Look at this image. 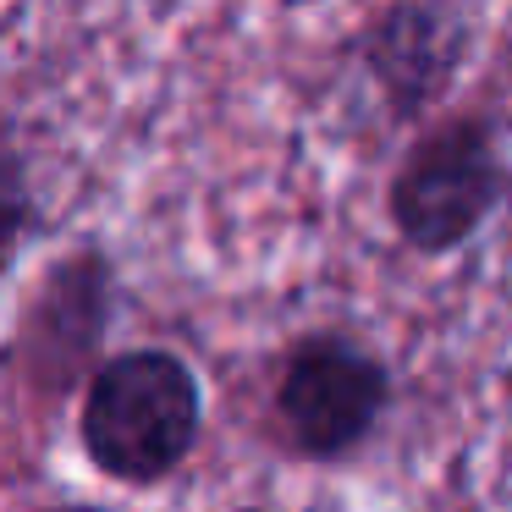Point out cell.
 <instances>
[{"label": "cell", "mask_w": 512, "mask_h": 512, "mask_svg": "<svg viewBox=\"0 0 512 512\" xmlns=\"http://www.w3.org/2000/svg\"><path fill=\"white\" fill-rule=\"evenodd\" d=\"M446 61H452V50H446V39L435 34V23L424 12H397L380 34V72H386V83L397 89L402 105L430 100L435 83L446 78Z\"/></svg>", "instance_id": "277c9868"}, {"label": "cell", "mask_w": 512, "mask_h": 512, "mask_svg": "<svg viewBox=\"0 0 512 512\" xmlns=\"http://www.w3.org/2000/svg\"><path fill=\"white\" fill-rule=\"evenodd\" d=\"M496 155L485 127L452 122L430 133L391 182V221L419 254L457 248L496 204Z\"/></svg>", "instance_id": "3957f363"}, {"label": "cell", "mask_w": 512, "mask_h": 512, "mask_svg": "<svg viewBox=\"0 0 512 512\" xmlns=\"http://www.w3.org/2000/svg\"><path fill=\"white\" fill-rule=\"evenodd\" d=\"M56 512H105V507H56Z\"/></svg>", "instance_id": "5b68a950"}, {"label": "cell", "mask_w": 512, "mask_h": 512, "mask_svg": "<svg viewBox=\"0 0 512 512\" xmlns=\"http://www.w3.org/2000/svg\"><path fill=\"white\" fill-rule=\"evenodd\" d=\"M204 424V397L177 353L138 347L89 380L83 397V452L127 485H155L188 463Z\"/></svg>", "instance_id": "6da1fadb"}, {"label": "cell", "mask_w": 512, "mask_h": 512, "mask_svg": "<svg viewBox=\"0 0 512 512\" xmlns=\"http://www.w3.org/2000/svg\"><path fill=\"white\" fill-rule=\"evenodd\" d=\"M391 375L353 336H309L292 347L276 386V413L303 457H342L380 424Z\"/></svg>", "instance_id": "7a4b0ae2"}]
</instances>
